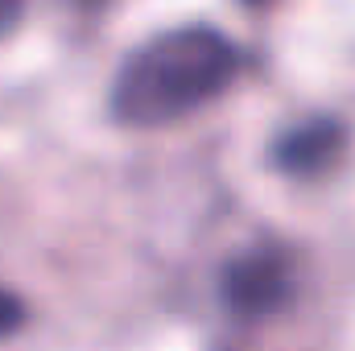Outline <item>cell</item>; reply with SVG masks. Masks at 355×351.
<instances>
[{"label":"cell","mask_w":355,"mask_h":351,"mask_svg":"<svg viewBox=\"0 0 355 351\" xmlns=\"http://www.w3.org/2000/svg\"><path fill=\"white\" fill-rule=\"evenodd\" d=\"M240 46L219 25H174L141 42L107 87V112L128 128H162L236 83Z\"/></svg>","instance_id":"cell-1"},{"label":"cell","mask_w":355,"mask_h":351,"mask_svg":"<svg viewBox=\"0 0 355 351\" xmlns=\"http://www.w3.org/2000/svg\"><path fill=\"white\" fill-rule=\"evenodd\" d=\"M297 264L285 244L261 240L240 248L219 273V298L236 318H268L293 302Z\"/></svg>","instance_id":"cell-2"},{"label":"cell","mask_w":355,"mask_h":351,"mask_svg":"<svg viewBox=\"0 0 355 351\" xmlns=\"http://www.w3.org/2000/svg\"><path fill=\"white\" fill-rule=\"evenodd\" d=\"M339 149H343V128L331 116H310V120L281 128V137L272 141V166L281 174L310 178L322 174L339 157Z\"/></svg>","instance_id":"cell-3"},{"label":"cell","mask_w":355,"mask_h":351,"mask_svg":"<svg viewBox=\"0 0 355 351\" xmlns=\"http://www.w3.org/2000/svg\"><path fill=\"white\" fill-rule=\"evenodd\" d=\"M25 323V302L12 289H0V335H12Z\"/></svg>","instance_id":"cell-4"},{"label":"cell","mask_w":355,"mask_h":351,"mask_svg":"<svg viewBox=\"0 0 355 351\" xmlns=\"http://www.w3.org/2000/svg\"><path fill=\"white\" fill-rule=\"evenodd\" d=\"M17 21H21V4H4V0H0V37H4Z\"/></svg>","instance_id":"cell-5"}]
</instances>
